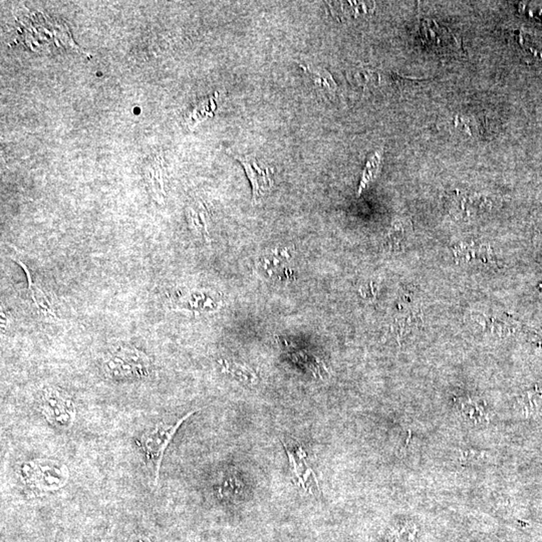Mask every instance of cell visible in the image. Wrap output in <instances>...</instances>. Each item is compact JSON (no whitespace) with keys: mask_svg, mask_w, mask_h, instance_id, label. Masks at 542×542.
Returning a JSON list of instances; mask_svg holds the SVG:
<instances>
[{"mask_svg":"<svg viewBox=\"0 0 542 542\" xmlns=\"http://www.w3.org/2000/svg\"><path fill=\"white\" fill-rule=\"evenodd\" d=\"M103 366L106 375L117 381L148 378L151 373L149 356L126 343L114 348Z\"/></svg>","mask_w":542,"mask_h":542,"instance_id":"6da1fadb","label":"cell"},{"mask_svg":"<svg viewBox=\"0 0 542 542\" xmlns=\"http://www.w3.org/2000/svg\"><path fill=\"white\" fill-rule=\"evenodd\" d=\"M198 410L191 411L183 416L181 419L178 420L175 424L166 425L164 423H159L156 426L155 429L144 434L141 439L139 440L138 444L142 448L143 452L145 453L146 459L148 465H150L153 473L155 475V484L158 483L159 479V472L161 464H162L163 457H164L166 449L168 445L172 441L173 437L175 436L176 432L181 427V425L191 417Z\"/></svg>","mask_w":542,"mask_h":542,"instance_id":"7a4b0ae2","label":"cell"},{"mask_svg":"<svg viewBox=\"0 0 542 542\" xmlns=\"http://www.w3.org/2000/svg\"><path fill=\"white\" fill-rule=\"evenodd\" d=\"M21 474L24 483L34 491L58 490L68 480V470L64 465L46 460L26 463L21 468Z\"/></svg>","mask_w":542,"mask_h":542,"instance_id":"3957f363","label":"cell"},{"mask_svg":"<svg viewBox=\"0 0 542 542\" xmlns=\"http://www.w3.org/2000/svg\"><path fill=\"white\" fill-rule=\"evenodd\" d=\"M39 407L49 422L58 427H71L76 419V411L73 400L59 388H44Z\"/></svg>","mask_w":542,"mask_h":542,"instance_id":"277c9868","label":"cell"},{"mask_svg":"<svg viewBox=\"0 0 542 542\" xmlns=\"http://www.w3.org/2000/svg\"><path fill=\"white\" fill-rule=\"evenodd\" d=\"M225 151L244 167L251 184L252 201L261 202L273 187V171L269 168H262L254 155H236L229 149Z\"/></svg>","mask_w":542,"mask_h":542,"instance_id":"5b68a950","label":"cell"},{"mask_svg":"<svg viewBox=\"0 0 542 542\" xmlns=\"http://www.w3.org/2000/svg\"><path fill=\"white\" fill-rule=\"evenodd\" d=\"M283 443L287 456H288L289 468L294 483L299 488L311 494L319 493L318 477L313 468L308 464L306 451L298 445H286Z\"/></svg>","mask_w":542,"mask_h":542,"instance_id":"8992f818","label":"cell"},{"mask_svg":"<svg viewBox=\"0 0 542 542\" xmlns=\"http://www.w3.org/2000/svg\"><path fill=\"white\" fill-rule=\"evenodd\" d=\"M492 203L488 197L465 191H454L447 197V207L455 216L471 219L488 211Z\"/></svg>","mask_w":542,"mask_h":542,"instance_id":"52a82bcc","label":"cell"},{"mask_svg":"<svg viewBox=\"0 0 542 542\" xmlns=\"http://www.w3.org/2000/svg\"><path fill=\"white\" fill-rule=\"evenodd\" d=\"M144 177H145L148 191L153 199L158 203L164 202L166 171L162 158H154L145 166Z\"/></svg>","mask_w":542,"mask_h":542,"instance_id":"ba28073f","label":"cell"},{"mask_svg":"<svg viewBox=\"0 0 542 542\" xmlns=\"http://www.w3.org/2000/svg\"><path fill=\"white\" fill-rule=\"evenodd\" d=\"M301 68L313 80L314 88L319 93L335 95L338 91V84L328 69L314 64H301Z\"/></svg>","mask_w":542,"mask_h":542,"instance_id":"9c48e42d","label":"cell"},{"mask_svg":"<svg viewBox=\"0 0 542 542\" xmlns=\"http://www.w3.org/2000/svg\"><path fill=\"white\" fill-rule=\"evenodd\" d=\"M219 363L222 373H227L237 382L244 383L247 387H256L259 383L256 373L247 366L225 358H220Z\"/></svg>","mask_w":542,"mask_h":542,"instance_id":"30bf717a","label":"cell"},{"mask_svg":"<svg viewBox=\"0 0 542 542\" xmlns=\"http://www.w3.org/2000/svg\"><path fill=\"white\" fill-rule=\"evenodd\" d=\"M188 225L197 235H201L205 241H209L208 232V212L202 202L196 201L186 208Z\"/></svg>","mask_w":542,"mask_h":542,"instance_id":"8fae6325","label":"cell"},{"mask_svg":"<svg viewBox=\"0 0 542 542\" xmlns=\"http://www.w3.org/2000/svg\"><path fill=\"white\" fill-rule=\"evenodd\" d=\"M471 318L472 321H474L479 328L496 336H509L516 331L514 323H509L495 316H487L483 313H472Z\"/></svg>","mask_w":542,"mask_h":542,"instance_id":"7c38bea8","label":"cell"},{"mask_svg":"<svg viewBox=\"0 0 542 542\" xmlns=\"http://www.w3.org/2000/svg\"><path fill=\"white\" fill-rule=\"evenodd\" d=\"M454 254L458 261L490 262L492 259V252L487 245L476 244H463L457 245Z\"/></svg>","mask_w":542,"mask_h":542,"instance_id":"4fadbf2b","label":"cell"},{"mask_svg":"<svg viewBox=\"0 0 542 542\" xmlns=\"http://www.w3.org/2000/svg\"><path fill=\"white\" fill-rule=\"evenodd\" d=\"M460 412L465 419L473 423L474 425L487 424L489 422V415L481 402L473 398H461L458 400Z\"/></svg>","mask_w":542,"mask_h":542,"instance_id":"5bb4252c","label":"cell"},{"mask_svg":"<svg viewBox=\"0 0 542 542\" xmlns=\"http://www.w3.org/2000/svg\"><path fill=\"white\" fill-rule=\"evenodd\" d=\"M16 261L19 266H21L24 272L26 273L31 296L34 304H36V308H38L39 313L41 314V316H44V318L54 319H54L58 318H56V313H54L53 306H51V303H49L48 296H46V294L44 293V291H41V289H39L38 286H34L31 272L29 271L27 267L22 264V261H19V259H16Z\"/></svg>","mask_w":542,"mask_h":542,"instance_id":"9a60e30c","label":"cell"},{"mask_svg":"<svg viewBox=\"0 0 542 542\" xmlns=\"http://www.w3.org/2000/svg\"><path fill=\"white\" fill-rule=\"evenodd\" d=\"M219 94H215L211 98L199 101L190 112H188L185 121L188 128L196 127L198 124L203 122L206 119L213 117L216 110V100Z\"/></svg>","mask_w":542,"mask_h":542,"instance_id":"2e32d148","label":"cell"},{"mask_svg":"<svg viewBox=\"0 0 542 542\" xmlns=\"http://www.w3.org/2000/svg\"><path fill=\"white\" fill-rule=\"evenodd\" d=\"M407 230L401 220H395L383 240V249L388 252H399L405 246Z\"/></svg>","mask_w":542,"mask_h":542,"instance_id":"e0dca14e","label":"cell"},{"mask_svg":"<svg viewBox=\"0 0 542 542\" xmlns=\"http://www.w3.org/2000/svg\"><path fill=\"white\" fill-rule=\"evenodd\" d=\"M242 491V483L235 472L231 470L220 475L219 494L220 498H237Z\"/></svg>","mask_w":542,"mask_h":542,"instance_id":"ac0fdd59","label":"cell"},{"mask_svg":"<svg viewBox=\"0 0 542 542\" xmlns=\"http://www.w3.org/2000/svg\"><path fill=\"white\" fill-rule=\"evenodd\" d=\"M291 356L294 361L311 371L314 377L324 378L328 376V368L316 356L303 351H291Z\"/></svg>","mask_w":542,"mask_h":542,"instance_id":"d6986e66","label":"cell"},{"mask_svg":"<svg viewBox=\"0 0 542 542\" xmlns=\"http://www.w3.org/2000/svg\"><path fill=\"white\" fill-rule=\"evenodd\" d=\"M383 76V75L376 69L361 68L353 71L351 80L356 86H361L366 91L381 85Z\"/></svg>","mask_w":542,"mask_h":542,"instance_id":"ffe728a7","label":"cell"},{"mask_svg":"<svg viewBox=\"0 0 542 542\" xmlns=\"http://www.w3.org/2000/svg\"><path fill=\"white\" fill-rule=\"evenodd\" d=\"M378 167H380V156L376 154L375 156H373L372 158H370V160L368 161L367 166H366V169L363 170L360 187H358V194H360V193L363 191V190L365 189V188L367 187L373 179H375L376 176L378 174Z\"/></svg>","mask_w":542,"mask_h":542,"instance_id":"44dd1931","label":"cell"},{"mask_svg":"<svg viewBox=\"0 0 542 542\" xmlns=\"http://www.w3.org/2000/svg\"><path fill=\"white\" fill-rule=\"evenodd\" d=\"M287 259H288L287 251L279 252L278 250H276V251L271 252V254H267L266 257H264V259L261 262V267L266 269H271L273 267L281 266L282 262Z\"/></svg>","mask_w":542,"mask_h":542,"instance_id":"7402d4cb","label":"cell"},{"mask_svg":"<svg viewBox=\"0 0 542 542\" xmlns=\"http://www.w3.org/2000/svg\"><path fill=\"white\" fill-rule=\"evenodd\" d=\"M488 454L484 451H479L476 449L460 450L459 460L462 463H475L483 461L486 459Z\"/></svg>","mask_w":542,"mask_h":542,"instance_id":"603a6c76","label":"cell"},{"mask_svg":"<svg viewBox=\"0 0 542 542\" xmlns=\"http://www.w3.org/2000/svg\"><path fill=\"white\" fill-rule=\"evenodd\" d=\"M128 542H152L150 541L149 537L142 536V534H135L129 539Z\"/></svg>","mask_w":542,"mask_h":542,"instance_id":"cb8c5ba5","label":"cell"}]
</instances>
